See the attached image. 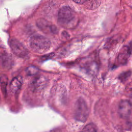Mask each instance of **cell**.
Here are the masks:
<instances>
[{
  "label": "cell",
  "instance_id": "1",
  "mask_svg": "<svg viewBox=\"0 0 132 132\" xmlns=\"http://www.w3.org/2000/svg\"><path fill=\"white\" fill-rule=\"evenodd\" d=\"M30 45L32 50L38 53H43L50 49L51 42L48 38L42 36L36 35L30 39Z\"/></svg>",
  "mask_w": 132,
  "mask_h": 132
},
{
  "label": "cell",
  "instance_id": "2",
  "mask_svg": "<svg viewBox=\"0 0 132 132\" xmlns=\"http://www.w3.org/2000/svg\"><path fill=\"white\" fill-rule=\"evenodd\" d=\"M89 116L88 105L82 97L79 98L75 102L74 110V117L77 121L84 122Z\"/></svg>",
  "mask_w": 132,
  "mask_h": 132
},
{
  "label": "cell",
  "instance_id": "3",
  "mask_svg": "<svg viewBox=\"0 0 132 132\" xmlns=\"http://www.w3.org/2000/svg\"><path fill=\"white\" fill-rule=\"evenodd\" d=\"M74 18L73 11L69 6H63L58 12V22L64 26L70 24Z\"/></svg>",
  "mask_w": 132,
  "mask_h": 132
},
{
  "label": "cell",
  "instance_id": "4",
  "mask_svg": "<svg viewBox=\"0 0 132 132\" xmlns=\"http://www.w3.org/2000/svg\"><path fill=\"white\" fill-rule=\"evenodd\" d=\"M11 51L16 56L25 58L29 54V51L24 46L16 39H11L9 41Z\"/></svg>",
  "mask_w": 132,
  "mask_h": 132
},
{
  "label": "cell",
  "instance_id": "5",
  "mask_svg": "<svg viewBox=\"0 0 132 132\" xmlns=\"http://www.w3.org/2000/svg\"><path fill=\"white\" fill-rule=\"evenodd\" d=\"M36 23L39 29L45 34H55L58 32L56 26L44 19H39Z\"/></svg>",
  "mask_w": 132,
  "mask_h": 132
},
{
  "label": "cell",
  "instance_id": "6",
  "mask_svg": "<svg viewBox=\"0 0 132 132\" xmlns=\"http://www.w3.org/2000/svg\"><path fill=\"white\" fill-rule=\"evenodd\" d=\"M132 110V105L129 101L122 100L119 104L118 109V114L120 117L124 119H127L130 117Z\"/></svg>",
  "mask_w": 132,
  "mask_h": 132
},
{
  "label": "cell",
  "instance_id": "7",
  "mask_svg": "<svg viewBox=\"0 0 132 132\" xmlns=\"http://www.w3.org/2000/svg\"><path fill=\"white\" fill-rule=\"evenodd\" d=\"M131 49L128 46H124L118 56V61L122 65L126 64L131 55Z\"/></svg>",
  "mask_w": 132,
  "mask_h": 132
},
{
  "label": "cell",
  "instance_id": "8",
  "mask_svg": "<svg viewBox=\"0 0 132 132\" xmlns=\"http://www.w3.org/2000/svg\"><path fill=\"white\" fill-rule=\"evenodd\" d=\"M23 84V78L21 76H18L13 78L10 84V90L14 94H18Z\"/></svg>",
  "mask_w": 132,
  "mask_h": 132
},
{
  "label": "cell",
  "instance_id": "9",
  "mask_svg": "<svg viewBox=\"0 0 132 132\" xmlns=\"http://www.w3.org/2000/svg\"><path fill=\"white\" fill-rule=\"evenodd\" d=\"M0 64L4 68H10L12 67L13 61L11 56L8 54H4L0 57Z\"/></svg>",
  "mask_w": 132,
  "mask_h": 132
},
{
  "label": "cell",
  "instance_id": "10",
  "mask_svg": "<svg viewBox=\"0 0 132 132\" xmlns=\"http://www.w3.org/2000/svg\"><path fill=\"white\" fill-rule=\"evenodd\" d=\"M46 82L45 78L43 77H38L33 82V88L35 90L41 89L45 85Z\"/></svg>",
  "mask_w": 132,
  "mask_h": 132
},
{
  "label": "cell",
  "instance_id": "11",
  "mask_svg": "<svg viewBox=\"0 0 132 132\" xmlns=\"http://www.w3.org/2000/svg\"><path fill=\"white\" fill-rule=\"evenodd\" d=\"M8 77L5 75H2L0 78V84H1V89L4 94H6V90L8 85Z\"/></svg>",
  "mask_w": 132,
  "mask_h": 132
},
{
  "label": "cell",
  "instance_id": "12",
  "mask_svg": "<svg viewBox=\"0 0 132 132\" xmlns=\"http://www.w3.org/2000/svg\"><path fill=\"white\" fill-rule=\"evenodd\" d=\"M85 3L88 9H95L100 5L101 0H87Z\"/></svg>",
  "mask_w": 132,
  "mask_h": 132
},
{
  "label": "cell",
  "instance_id": "13",
  "mask_svg": "<svg viewBox=\"0 0 132 132\" xmlns=\"http://www.w3.org/2000/svg\"><path fill=\"white\" fill-rule=\"evenodd\" d=\"M80 132H97V129L95 124L89 123L86 125L83 130Z\"/></svg>",
  "mask_w": 132,
  "mask_h": 132
},
{
  "label": "cell",
  "instance_id": "14",
  "mask_svg": "<svg viewBox=\"0 0 132 132\" xmlns=\"http://www.w3.org/2000/svg\"><path fill=\"white\" fill-rule=\"evenodd\" d=\"M38 71L39 70L38 68L34 67V66H31V67L28 68V69L26 70V73H27L29 75H36L38 73Z\"/></svg>",
  "mask_w": 132,
  "mask_h": 132
},
{
  "label": "cell",
  "instance_id": "15",
  "mask_svg": "<svg viewBox=\"0 0 132 132\" xmlns=\"http://www.w3.org/2000/svg\"><path fill=\"white\" fill-rule=\"evenodd\" d=\"M131 75V72L130 71H126L121 73L118 78L121 82H124L130 77Z\"/></svg>",
  "mask_w": 132,
  "mask_h": 132
},
{
  "label": "cell",
  "instance_id": "16",
  "mask_svg": "<svg viewBox=\"0 0 132 132\" xmlns=\"http://www.w3.org/2000/svg\"><path fill=\"white\" fill-rule=\"evenodd\" d=\"M73 1L76 3L82 4L85 3L87 0H73Z\"/></svg>",
  "mask_w": 132,
  "mask_h": 132
},
{
  "label": "cell",
  "instance_id": "17",
  "mask_svg": "<svg viewBox=\"0 0 132 132\" xmlns=\"http://www.w3.org/2000/svg\"><path fill=\"white\" fill-rule=\"evenodd\" d=\"M130 102V103L132 105V94L130 96V100L129 101Z\"/></svg>",
  "mask_w": 132,
  "mask_h": 132
}]
</instances>
